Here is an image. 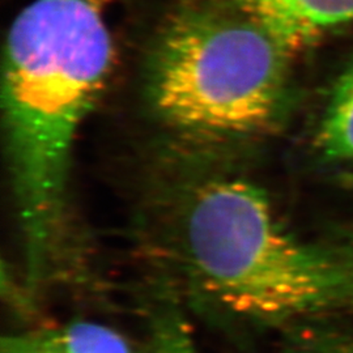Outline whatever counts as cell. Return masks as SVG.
<instances>
[{"label": "cell", "instance_id": "cell-1", "mask_svg": "<svg viewBox=\"0 0 353 353\" xmlns=\"http://www.w3.org/2000/svg\"><path fill=\"white\" fill-rule=\"evenodd\" d=\"M112 61V38L97 0H36L13 23L3 109L32 284L48 275L62 243L72 147Z\"/></svg>", "mask_w": 353, "mask_h": 353}, {"label": "cell", "instance_id": "cell-2", "mask_svg": "<svg viewBox=\"0 0 353 353\" xmlns=\"http://www.w3.org/2000/svg\"><path fill=\"white\" fill-rule=\"evenodd\" d=\"M178 256L191 288L214 309L278 322L336 297L341 272L279 224L263 190L214 176L190 190L178 220Z\"/></svg>", "mask_w": 353, "mask_h": 353}, {"label": "cell", "instance_id": "cell-3", "mask_svg": "<svg viewBox=\"0 0 353 353\" xmlns=\"http://www.w3.org/2000/svg\"><path fill=\"white\" fill-rule=\"evenodd\" d=\"M288 52L265 26L216 0H194L168 21L148 88L168 126L205 141L256 137L283 105Z\"/></svg>", "mask_w": 353, "mask_h": 353}, {"label": "cell", "instance_id": "cell-4", "mask_svg": "<svg viewBox=\"0 0 353 353\" xmlns=\"http://www.w3.org/2000/svg\"><path fill=\"white\" fill-rule=\"evenodd\" d=\"M246 13L292 52L353 23V0H216Z\"/></svg>", "mask_w": 353, "mask_h": 353}, {"label": "cell", "instance_id": "cell-5", "mask_svg": "<svg viewBox=\"0 0 353 353\" xmlns=\"http://www.w3.org/2000/svg\"><path fill=\"white\" fill-rule=\"evenodd\" d=\"M0 353H134V350L113 327L74 321L4 336Z\"/></svg>", "mask_w": 353, "mask_h": 353}, {"label": "cell", "instance_id": "cell-6", "mask_svg": "<svg viewBox=\"0 0 353 353\" xmlns=\"http://www.w3.org/2000/svg\"><path fill=\"white\" fill-rule=\"evenodd\" d=\"M326 157L353 163V61L338 79L318 132Z\"/></svg>", "mask_w": 353, "mask_h": 353}, {"label": "cell", "instance_id": "cell-7", "mask_svg": "<svg viewBox=\"0 0 353 353\" xmlns=\"http://www.w3.org/2000/svg\"><path fill=\"white\" fill-rule=\"evenodd\" d=\"M152 353H199L190 328L181 316L168 312L153 325Z\"/></svg>", "mask_w": 353, "mask_h": 353}, {"label": "cell", "instance_id": "cell-8", "mask_svg": "<svg viewBox=\"0 0 353 353\" xmlns=\"http://www.w3.org/2000/svg\"><path fill=\"white\" fill-rule=\"evenodd\" d=\"M280 353H353V335L313 334L294 339Z\"/></svg>", "mask_w": 353, "mask_h": 353}]
</instances>
